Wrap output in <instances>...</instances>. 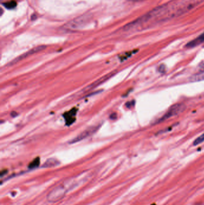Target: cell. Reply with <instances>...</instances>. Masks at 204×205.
I'll return each mask as SVG.
<instances>
[{
	"label": "cell",
	"mask_w": 204,
	"mask_h": 205,
	"mask_svg": "<svg viewBox=\"0 0 204 205\" xmlns=\"http://www.w3.org/2000/svg\"><path fill=\"white\" fill-rule=\"evenodd\" d=\"M203 1L204 0H174L132 21V25L137 30L144 29L155 24L184 15Z\"/></svg>",
	"instance_id": "cell-1"
},
{
	"label": "cell",
	"mask_w": 204,
	"mask_h": 205,
	"mask_svg": "<svg viewBox=\"0 0 204 205\" xmlns=\"http://www.w3.org/2000/svg\"><path fill=\"white\" fill-rule=\"evenodd\" d=\"M67 193L68 191L64 186L62 183H61L47 194V200L50 203H56L62 200Z\"/></svg>",
	"instance_id": "cell-2"
},
{
	"label": "cell",
	"mask_w": 204,
	"mask_h": 205,
	"mask_svg": "<svg viewBox=\"0 0 204 205\" xmlns=\"http://www.w3.org/2000/svg\"><path fill=\"white\" fill-rule=\"evenodd\" d=\"M185 109H186V106L184 104L182 103L175 104L172 105V106H171L170 109L168 110L166 114L160 119L158 120V122H162L164 121L165 120H166L172 116H177L180 114H181V113H182Z\"/></svg>",
	"instance_id": "cell-3"
},
{
	"label": "cell",
	"mask_w": 204,
	"mask_h": 205,
	"mask_svg": "<svg viewBox=\"0 0 204 205\" xmlns=\"http://www.w3.org/2000/svg\"><path fill=\"white\" fill-rule=\"evenodd\" d=\"M89 19L90 16L88 15H84L80 16L67 23V24L64 25V28L65 29L70 30L78 29V28H81L85 25L88 22V21Z\"/></svg>",
	"instance_id": "cell-4"
},
{
	"label": "cell",
	"mask_w": 204,
	"mask_h": 205,
	"mask_svg": "<svg viewBox=\"0 0 204 205\" xmlns=\"http://www.w3.org/2000/svg\"><path fill=\"white\" fill-rule=\"evenodd\" d=\"M100 128V125L98 126H91L88 127L87 129L84 130L80 134H79L78 136H77L75 137L73 139L71 140H70L69 143H75L77 142H80V141L85 139L91 136H92Z\"/></svg>",
	"instance_id": "cell-5"
},
{
	"label": "cell",
	"mask_w": 204,
	"mask_h": 205,
	"mask_svg": "<svg viewBox=\"0 0 204 205\" xmlns=\"http://www.w3.org/2000/svg\"><path fill=\"white\" fill-rule=\"evenodd\" d=\"M46 48V46H44V45H41V46H38L35 47L30 49L29 51L25 52V53L21 55L20 56H18V57L16 58L15 59H14L13 61H11L10 63L8 64H9L8 66L15 65V64H16V63L19 62V61H22V60L28 57L29 56L34 55L35 53H37L40 52H41L42 51H43L44 49H45Z\"/></svg>",
	"instance_id": "cell-6"
},
{
	"label": "cell",
	"mask_w": 204,
	"mask_h": 205,
	"mask_svg": "<svg viewBox=\"0 0 204 205\" xmlns=\"http://www.w3.org/2000/svg\"><path fill=\"white\" fill-rule=\"evenodd\" d=\"M116 71H112V72L108 73V74H106L105 75H104V76H102L101 77H100V79H97L96 81L94 82L93 83H92L90 85H88L86 88H84L83 91H85V92L90 91L91 90L95 89V88L100 86L101 85L103 84L104 83H105V82H107L110 79H111V77H113L116 74Z\"/></svg>",
	"instance_id": "cell-7"
},
{
	"label": "cell",
	"mask_w": 204,
	"mask_h": 205,
	"mask_svg": "<svg viewBox=\"0 0 204 205\" xmlns=\"http://www.w3.org/2000/svg\"><path fill=\"white\" fill-rule=\"evenodd\" d=\"M203 43H204V32L201 34L199 36H198L195 39L189 42L186 46L189 48H192L198 46Z\"/></svg>",
	"instance_id": "cell-8"
},
{
	"label": "cell",
	"mask_w": 204,
	"mask_h": 205,
	"mask_svg": "<svg viewBox=\"0 0 204 205\" xmlns=\"http://www.w3.org/2000/svg\"><path fill=\"white\" fill-rule=\"evenodd\" d=\"M60 164V162L59 160L57 159H56L55 158H50L47 159L43 165L42 166L43 168H50V167H54L56 166H58Z\"/></svg>",
	"instance_id": "cell-9"
},
{
	"label": "cell",
	"mask_w": 204,
	"mask_h": 205,
	"mask_svg": "<svg viewBox=\"0 0 204 205\" xmlns=\"http://www.w3.org/2000/svg\"><path fill=\"white\" fill-rule=\"evenodd\" d=\"M202 81H204V72L197 73L190 77L191 82H199Z\"/></svg>",
	"instance_id": "cell-10"
},
{
	"label": "cell",
	"mask_w": 204,
	"mask_h": 205,
	"mask_svg": "<svg viewBox=\"0 0 204 205\" xmlns=\"http://www.w3.org/2000/svg\"><path fill=\"white\" fill-rule=\"evenodd\" d=\"M40 160L39 158H37L35 159L32 162H31L30 164L29 165V168L31 169H33L35 168H37V167L39 166L40 165Z\"/></svg>",
	"instance_id": "cell-11"
},
{
	"label": "cell",
	"mask_w": 204,
	"mask_h": 205,
	"mask_svg": "<svg viewBox=\"0 0 204 205\" xmlns=\"http://www.w3.org/2000/svg\"><path fill=\"white\" fill-rule=\"evenodd\" d=\"M204 142V133L202 134L199 137L196 139L193 142V145L196 146L199 144H201Z\"/></svg>",
	"instance_id": "cell-12"
},
{
	"label": "cell",
	"mask_w": 204,
	"mask_h": 205,
	"mask_svg": "<svg viewBox=\"0 0 204 205\" xmlns=\"http://www.w3.org/2000/svg\"><path fill=\"white\" fill-rule=\"evenodd\" d=\"M135 104V101H129V102H128L126 104V107H127L128 108H131V107L133 106Z\"/></svg>",
	"instance_id": "cell-13"
},
{
	"label": "cell",
	"mask_w": 204,
	"mask_h": 205,
	"mask_svg": "<svg viewBox=\"0 0 204 205\" xmlns=\"http://www.w3.org/2000/svg\"><path fill=\"white\" fill-rule=\"evenodd\" d=\"M159 71L160 73H164L165 72V67L164 65H161L159 68Z\"/></svg>",
	"instance_id": "cell-14"
},
{
	"label": "cell",
	"mask_w": 204,
	"mask_h": 205,
	"mask_svg": "<svg viewBox=\"0 0 204 205\" xmlns=\"http://www.w3.org/2000/svg\"><path fill=\"white\" fill-rule=\"evenodd\" d=\"M128 1H133V2H138V1H143V0H128Z\"/></svg>",
	"instance_id": "cell-15"
}]
</instances>
